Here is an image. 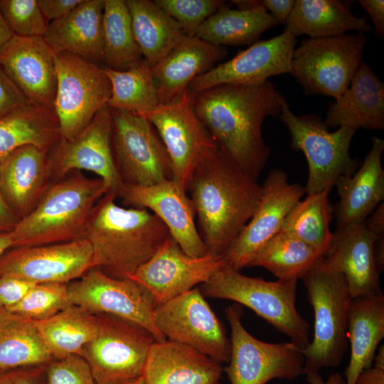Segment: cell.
I'll list each match as a JSON object with an SVG mask.
<instances>
[{"label":"cell","mask_w":384,"mask_h":384,"mask_svg":"<svg viewBox=\"0 0 384 384\" xmlns=\"http://www.w3.org/2000/svg\"><path fill=\"white\" fill-rule=\"evenodd\" d=\"M191 95L193 111L217 147L257 181L270 154L262 124L279 116L284 96L270 80L223 84Z\"/></svg>","instance_id":"cell-1"},{"label":"cell","mask_w":384,"mask_h":384,"mask_svg":"<svg viewBox=\"0 0 384 384\" xmlns=\"http://www.w3.org/2000/svg\"><path fill=\"white\" fill-rule=\"evenodd\" d=\"M186 193L209 254L223 257L252 216L262 185L215 147L193 169Z\"/></svg>","instance_id":"cell-2"},{"label":"cell","mask_w":384,"mask_h":384,"mask_svg":"<svg viewBox=\"0 0 384 384\" xmlns=\"http://www.w3.org/2000/svg\"><path fill=\"white\" fill-rule=\"evenodd\" d=\"M117 196L107 192L95 205L85 227L93 267L107 275L128 278L150 259L170 235L166 226L153 213L124 208Z\"/></svg>","instance_id":"cell-3"},{"label":"cell","mask_w":384,"mask_h":384,"mask_svg":"<svg viewBox=\"0 0 384 384\" xmlns=\"http://www.w3.org/2000/svg\"><path fill=\"white\" fill-rule=\"evenodd\" d=\"M107 192L103 181L75 171L50 185L36 207L11 232L14 247H32L85 238L87 219Z\"/></svg>","instance_id":"cell-4"},{"label":"cell","mask_w":384,"mask_h":384,"mask_svg":"<svg viewBox=\"0 0 384 384\" xmlns=\"http://www.w3.org/2000/svg\"><path fill=\"white\" fill-rule=\"evenodd\" d=\"M314 315V337L302 350L303 375L338 367L348 347V315L353 299L343 274L323 257L300 278Z\"/></svg>","instance_id":"cell-5"},{"label":"cell","mask_w":384,"mask_h":384,"mask_svg":"<svg viewBox=\"0 0 384 384\" xmlns=\"http://www.w3.org/2000/svg\"><path fill=\"white\" fill-rule=\"evenodd\" d=\"M297 280L266 281L224 266L199 289L204 297L228 299L252 309L302 350L309 343V324L296 307Z\"/></svg>","instance_id":"cell-6"},{"label":"cell","mask_w":384,"mask_h":384,"mask_svg":"<svg viewBox=\"0 0 384 384\" xmlns=\"http://www.w3.org/2000/svg\"><path fill=\"white\" fill-rule=\"evenodd\" d=\"M279 117L290 133L291 147L301 151L306 159L305 193L331 190L341 176H350L356 171L359 163L349 152L356 130L339 127L330 132L320 117L295 114L287 102Z\"/></svg>","instance_id":"cell-7"},{"label":"cell","mask_w":384,"mask_h":384,"mask_svg":"<svg viewBox=\"0 0 384 384\" xmlns=\"http://www.w3.org/2000/svg\"><path fill=\"white\" fill-rule=\"evenodd\" d=\"M97 331L80 356L97 384H127L143 376L152 345L157 341L144 328L112 315L95 314Z\"/></svg>","instance_id":"cell-8"},{"label":"cell","mask_w":384,"mask_h":384,"mask_svg":"<svg viewBox=\"0 0 384 384\" xmlns=\"http://www.w3.org/2000/svg\"><path fill=\"white\" fill-rule=\"evenodd\" d=\"M366 33H344L304 38L294 48L289 73L306 95L338 98L348 87L361 64Z\"/></svg>","instance_id":"cell-9"},{"label":"cell","mask_w":384,"mask_h":384,"mask_svg":"<svg viewBox=\"0 0 384 384\" xmlns=\"http://www.w3.org/2000/svg\"><path fill=\"white\" fill-rule=\"evenodd\" d=\"M230 328V356L223 368L230 384H266L274 379L293 380L303 375L304 356L292 341L272 343L252 336L243 326L241 305L225 310Z\"/></svg>","instance_id":"cell-10"},{"label":"cell","mask_w":384,"mask_h":384,"mask_svg":"<svg viewBox=\"0 0 384 384\" xmlns=\"http://www.w3.org/2000/svg\"><path fill=\"white\" fill-rule=\"evenodd\" d=\"M53 109L60 137L72 139L107 106L112 87L104 68L70 53H57Z\"/></svg>","instance_id":"cell-11"},{"label":"cell","mask_w":384,"mask_h":384,"mask_svg":"<svg viewBox=\"0 0 384 384\" xmlns=\"http://www.w3.org/2000/svg\"><path fill=\"white\" fill-rule=\"evenodd\" d=\"M110 110L112 151L122 182L147 186L173 180L170 157L152 124L142 115Z\"/></svg>","instance_id":"cell-12"},{"label":"cell","mask_w":384,"mask_h":384,"mask_svg":"<svg viewBox=\"0 0 384 384\" xmlns=\"http://www.w3.org/2000/svg\"><path fill=\"white\" fill-rule=\"evenodd\" d=\"M154 319L166 340L190 346L220 364L229 361L230 340L199 288L157 305Z\"/></svg>","instance_id":"cell-13"},{"label":"cell","mask_w":384,"mask_h":384,"mask_svg":"<svg viewBox=\"0 0 384 384\" xmlns=\"http://www.w3.org/2000/svg\"><path fill=\"white\" fill-rule=\"evenodd\" d=\"M68 293L70 304L93 314H105L124 319L151 332L157 341L166 340L154 323L156 304L151 295L129 278H114L91 268L68 284Z\"/></svg>","instance_id":"cell-14"},{"label":"cell","mask_w":384,"mask_h":384,"mask_svg":"<svg viewBox=\"0 0 384 384\" xmlns=\"http://www.w3.org/2000/svg\"><path fill=\"white\" fill-rule=\"evenodd\" d=\"M112 133L111 112L106 106L78 135L60 137L48 152L51 179L55 181L75 171H90L103 181L107 192L118 197L124 183L114 161Z\"/></svg>","instance_id":"cell-15"},{"label":"cell","mask_w":384,"mask_h":384,"mask_svg":"<svg viewBox=\"0 0 384 384\" xmlns=\"http://www.w3.org/2000/svg\"><path fill=\"white\" fill-rule=\"evenodd\" d=\"M154 127L170 157L173 180L186 191L196 164L217 147L193 111L188 89L177 100L142 115Z\"/></svg>","instance_id":"cell-16"},{"label":"cell","mask_w":384,"mask_h":384,"mask_svg":"<svg viewBox=\"0 0 384 384\" xmlns=\"http://www.w3.org/2000/svg\"><path fill=\"white\" fill-rule=\"evenodd\" d=\"M304 193V186L288 181L285 171L272 169L262 185L261 198L252 216L223 256L225 266L238 271L248 267L259 250L280 231Z\"/></svg>","instance_id":"cell-17"},{"label":"cell","mask_w":384,"mask_h":384,"mask_svg":"<svg viewBox=\"0 0 384 384\" xmlns=\"http://www.w3.org/2000/svg\"><path fill=\"white\" fill-rule=\"evenodd\" d=\"M224 266L223 257L187 255L169 235L128 278L142 286L156 306L203 284Z\"/></svg>","instance_id":"cell-18"},{"label":"cell","mask_w":384,"mask_h":384,"mask_svg":"<svg viewBox=\"0 0 384 384\" xmlns=\"http://www.w3.org/2000/svg\"><path fill=\"white\" fill-rule=\"evenodd\" d=\"M93 267L92 250L86 238L73 241L11 247L0 256V277L33 284H68Z\"/></svg>","instance_id":"cell-19"},{"label":"cell","mask_w":384,"mask_h":384,"mask_svg":"<svg viewBox=\"0 0 384 384\" xmlns=\"http://www.w3.org/2000/svg\"><path fill=\"white\" fill-rule=\"evenodd\" d=\"M296 44L297 38L285 30L270 39L257 41L196 77L188 89L198 92L223 84H257L290 73Z\"/></svg>","instance_id":"cell-20"},{"label":"cell","mask_w":384,"mask_h":384,"mask_svg":"<svg viewBox=\"0 0 384 384\" xmlns=\"http://www.w3.org/2000/svg\"><path fill=\"white\" fill-rule=\"evenodd\" d=\"M118 198L125 206L144 208L156 215L187 255L198 257L209 254L198 231L193 203L174 180L147 186L124 184Z\"/></svg>","instance_id":"cell-21"},{"label":"cell","mask_w":384,"mask_h":384,"mask_svg":"<svg viewBox=\"0 0 384 384\" xmlns=\"http://www.w3.org/2000/svg\"><path fill=\"white\" fill-rule=\"evenodd\" d=\"M55 56L43 37L14 35L0 48V67L31 102L54 110Z\"/></svg>","instance_id":"cell-22"},{"label":"cell","mask_w":384,"mask_h":384,"mask_svg":"<svg viewBox=\"0 0 384 384\" xmlns=\"http://www.w3.org/2000/svg\"><path fill=\"white\" fill-rule=\"evenodd\" d=\"M377 238L365 220L337 228L324 262L343 274L353 299L383 293L375 258Z\"/></svg>","instance_id":"cell-23"},{"label":"cell","mask_w":384,"mask_h":384,"mask_svg":"<svg viewBox=\"0 0 384 384\" xmlns=\"http://www.w3.org/2000/svg\"><path fill=\"white\" fill-rule=\"evenodd\" d=\"M48 151L21 146L0 162V192L19 220L38 205L52 183Z\"/></svg>","instance_id":"cell-24"},{"label":"cell","mask_w":384,"mask_h":384,"mask_svg":"<svg viewBox=\"0 0 384 384\" xmlns=\"http://www.w3.org/2000/svg\"><path fill=\"white\" fill-rule=\"evenodd\" d=\"M227 53L224 46L185 36L151 67L160 104L180 97L196 77L215 67Z\"/></svg>","instance_id":"cell-25"},{"label":"cell","mask_w":384,"mask_h":384,"mask_svg":"<svg viewBox=\"0 0 384 384\" xmlns=\"http://www.w3.org/2000/svg\"><path fill=\"white\" fill-rule=\"evenodd\" d=\"M384 139L372 137L371 148L353 175L336 183L338 202L332 208L337 228L365 220L384 199V171L381 157Z\"/></svg>","instance_id":"cell-26"},{"label":"cell","mask_w":384,"mask_h":384,"mask_svg":"<svg viewBox=\"0 0 384 384\" xmlns=\"http://www.w3.org/2000/svg\"><path fill=\"white\" fill-rule=\"evenodd\" d=\"M324 122L329 128L383 129L384 85L366 63H361L348 87L329 104Z\"/></svg>","instance_id":"cell-27"},{"label":"cell","mask_w":384,"mask_h":384,"mask_svg":"<svg viewBox=\"0 0 384 384\" xmlns=\"http://www.w3.org/2000/svg\"><path fill=\"white\" fill-rule=\"evenodd\" d=\"M223 372L207 356L166 339L152 345L143 378L146 384H218Z\"/></svg>","instance_id":"cell-28"},{"label":"cell","mask_w":384,"mask_h":384,"mask_svg":"<svg viewBox=\"0 0 384 384\" xmlns=\"http://www.w3.org/2000/svg\"><path fill=\"white\" fill-rule=\"evenodd\" d=\"M105 0H82L65 16L48 23L44 40L57 53L102 61Z\"/></svg>","instance_id":"cell-29"},{"label":"cell","mask_w":384,"mask_h":384,"mask_svg":"<svg viewBox=\"0 0 384 384\" xmlns=\"http://www.w3.org/2000/svg\"><path fill=\"white\" fill-rule=\"evenodd\" d=\"M351 1L296 0L286 21L285 31L295 38H309L340 36L348 31L366 33L372 28L366 16H356Z\"/></svg>","instance_id":"cell-30"},{"label":"cell","mask_w":384,"mask_h":384,"mask_svg":"<svg viewBox=\"0 0 384 384\" xmlns=\"http://www.w3.org/2000/svg\"><path fill=\"white\" fill-rule=\"evenodd\" d=\"M351 355L345 370L346 384H355L360 373L370 368L384 337L383 294L352 299L348 315Z\"/></svg>","instance_id":"cell-31"},{"label":"cell","mask_w":384,"mask_h":384,"mask_svg":"<svg viewBox=\"0 0 384 384\" xmlns=\"http://www.w3.org/2000/svg\"><path fill=\"white\" fill-rule=\"evenodd\" d=\"M60 138L54 110L32 102L22 105L0 117V162L26 145L49 152Z\"/></svg>","instance_id":"cell-32"},{"label":"cell","mask_w":384,"mask_h":384,"mask_svg":"<svg viewBox=\"0 0 384 384\" xmlns=\"http://www.w3.org/2000/svg\"><path fill=\"white\" fill-rule=\"evenodd\" d=\"M125 2L136 43L144 60L152 67L186 36L154 1Z\"/></svg>","instance_id":"cell-33"},{"label":"cell","mask_w":384,"mask_h":384,"mask_svg":"<svg viewBox=\"0 0 384 384\" xmlns=\"http://www.w3.org/2000/svg\"><path fill=\"white\" fill-rule=\"evenodd\" d=\"M278 25L262 4L251 9L225 5L203 23L196 36L218 46L251 45L265 31Z\"/></svg>","instance_id":"cell-34"},{"label":"cell","mask_w":384,"mask_h":384,"mask_svg":"<svg viewBox=\"0 0 384 384\" xmlns=\"http://www.w3.org/2000/svg\"><path fill=\"white\" fill-rule=\"evenodd\" d=\"M35 324L54 359L80 355L97 331L96 316L73 304Z\"/></svg>","instance_id":"cell-35"},{"label":"cell","mask_w":384,"mask_h":384,"mask_svg":"<svg viewBox=\"0 0 384 384\" xmlns=\"http://www.w3.org/2000/svg\"><path fill=\"white\" fill-rule=\"evenodd\" d=\"M53 359L34 321L0 309V368L46 365Z\"/></svg>","instance_id":"cell-36"},{"label":"cell","mask_w":384,"mask_h":384,"mask_svg":"<svg viewBox=\"0 0 384 384\" xmlns=\"http://www.w3.org/2000/svg\"><path fill=\"white\" fill-rule=\"evenodd\" d=\"M331 190L307 194L286 217L281 231L304 242L323 255L331 245L333 233L329 223L333 213L329 200Z\"/></svg>","instance_id":"cell-37"},{"label":"cell","mask_w":384,"mask_h":384,"mask_svg":"<svg viewBox=\"0 0 384 384\" xmlns=\"http://www.w3.org/2000/svg\"><path fill=\"white\" fill-rule=\"evenodd\" d=\"M323 255L299 239L279 231L256 254L248 267H264L280 280H298Z\"/></svg>","instance_id":"cell-38"},{"label":"cell","mask_w":384,"mask_h":384,"mask_svg":"<svg viewBox=\"0 0 384 384\" xmlns=\"http://www.w3.org/2000/svg\"><path fill=\"white\" fill-rule=\"evenodd\" d=\"M136 43L124 0H105L103 56L105 67L126 70L143 61Z\"/></svg>","instance_id":"cell-39"},{"label":"cell","mask_w":384,"mask_h":384,"mask_svg":"<svg viewBox=\"0 0 384 384\" xmlns=\"http://www.w3.org/2000/svg\"><path fill=\"white\" fill-rule=\"evenodd\" d=\"M103 68L112 87L110 109L144 115L160 104L151 67L144 60L126 70Z\"/></svg>","instance_id":"cell-40"},{"label":"cell","mask_w":384,"mask_h":384,"mask_svg":"<svg viewBox=\"0 0 384 384\" xmlns=\"http://www.w3.org/2000/svg\"><path fill=\"white\" fill-rule=\"evenodd\" d=\"M70 304L68 284L41 283L34 284L16 305L5 310L37 322L53 316Z\"/></svg>","instance_id":"cell-41"},{"label":"cell","mask_w":384,"mask_h":384,"mask_svg":"<svg viewBox=\"0 0 384 384\" xmlns=\"http://www.w3.org/2000/svg\"><path fill=\"white\" fill-rule=\"evenodd\" d=\"M154 2L189 37L196 36L203 23L225 5L224 1L220 0H156Z\"/></svg>","instance_id":"cell-42"},{"label":"cell","mask_w":384,"mask_h":384,"mask_svg":"<svg viewBox=\"0 0 384 384\" xmlns=\"http://www.w3.org/2000/svg\"><path fill=\"white\" fill-rule=\"evenodd\" d=\"M0 11L14 35L41 37L45 35L49 23L37 0H0Z\"/></svg>","instance_id":"cell-43"},{"label":"cell","mask_w":384,"mask_h":384,"mask_svg":"<svg viewBox=\"0 0 384 384\" xmlns=\"http://www.w3.org/2000/svg\"><path fill=\"white\" fill-rule=\"evenodd\" d=\"M46 384H97L91 370L80 355L53 359L46 365Z\"/></svg>","instance_id":"cell-44"},{"label":"cell","mask_w":384,"mask_h":384,"mask_svg":"<svg viewBox=\"0 0 384 384\" xmlns=\"http://www.w3.org/2000/svg\"><path fill=\"white\" fill-rule=\"evenodd\" d=\"M46 365L0 368V384H46Z\"/></svg>","instance_id":"cell-45"},{"label":"cell","mask_w":384,"mask_h":384,"mask_svg":"<svg viewBox=\"0 0 384 384\" xmlns=\"http://www.w3.org/2000/svg\"><path fill=\"white\" fill-rule=\"evenodd\" d=\"M35 284L9 276L0 277V309L16 305Z\"/></svg>","instance_id":"cell-46"},{"label":"cell","mask_w":384,"mask_h":384,"mask_svg":"<svg viewBox=\"0 0 384 384\" xmlns=\"http://www.w3.org/2000/svg\"><path fill=\"white\" fill-rule=\"evenodd\" d=\"M30 102L0 67V117Z\"/></svg>","instance_id":"cell-47"},{"label":"cell","mask_w":384,"mask_h":384,"mask_svg":"<svg viewBox=\"0 0 384 384\" xmlns=\"http://www.w3.org/2000/svg\"><path fill=\"white\" fill-rule=\"evenodd\" d=\"M82 0H37L39 8L50 23L68 15Z\"/></svg>","instance_id":"cell-48"},{"label":"cell","mask_w":384,"mask_h":384,"mask_svg":"<svg viewBox=\"0 0 384 384\" xmlns=\"http://www.w3.org/2000/svg\"><path fill=\"white\" fill-rule=\"evenodd\" d=\"M366 13L370 17L373 26L375 36L378 38L384 36V1L358 0Z\"/></svg>","instance_id":"cell-49"},{"label":"cell","mask_w":384,"mask_h":384,"mask_svg":"<svg viewBox=\"0 0 384 384\" xmlns=\"http://www.w3.org/2000/svg\"><path fill=\"white\" fill-rule=\"evenodd\" d=\"M262 4L279 24L285 25L294 6V0H264Z\"/></svg>","instance_id":"cell-50"},{"label":"cell","mask_w":384,"mask_h":384,"mask_svg":"<svg viewBox=\"0 0 384 384\" xmlns=\"http://www.w3.org/2000/svg\"><path fill=\"white\" fill-rule=\"evenodd\" d=\"M366 225L378 239L384 237V203H380L373 213L365 220Z\"/></svg>","instance_id":"cell-51"},{"label":"cell","mask_w":384,"mask_h":384,"mask_svg":"<svg viewBox=\"0 0 384 384\" xmlns=\"http://www.w3.org/2000/svg\"><path fill=\"white\" fill-rule=\"evenodd\" d=\"M18 219L6 205L0 192V233L11 232Z\"/></svg>","instance_id":"cell-52"},{"label":"cell","mask_w":384,"mask_h":384,"mask_svg":"<svg viewBox=\"0 0 384 384\" xmlns=\"http://www.w3.org/2000/svg\"><path fill=\"white\" fill-rule=\"evenodd\" d=\"M355 384H384V369L370 367L363 370Z\"/></svg>","instance_id":"cell-53"},{"label":"cell","mask_w":384,"mask_h":384,"mask_svg":"<svg viewBox=\"0 0 384 384\" xmlns=\"http://www.w3.org/2000/svg\"><path fill=\"white\" fill-rule=\"evenodd\" d=\"M305 375L309 384H346L345 379L338 373H331L326 380L319 373H310Z\"/></svg>","instance_id":"cell-54"},{"label":"cell","mask_w":384,"mask_h":384,"mask_svg":"<svg viewBox=\"0 0 384 384\" xmlns=\"http://www.w3.org/2000/svg\"><path fill=\"white\" fill-rule=\"evenodd\" d=\"M14 33L6 23L0 11V48L14 36Z\"/></svg>","instance_id":"cell-55"},{"label":"cell","mask_w":384,"mask_h":384,"mask_svg":"<svg viewBox=\"0 0 384 384\" xmlns=\"http://www.w3.org/2000/svg\"><path fill=\"white\" fill-rule=\"evenodd\" d=\"M13 247L14 241L11 232L0 233V256Z\"/></svg>","instance_id":"cell-56"},{"label":"cell","mask_w":384,"mask_h":384,"mask_svg":"<svg viewBox=\"0 0 384 384\" xmlns=\"http://www.w3.org/2000/svg\"><path fill=\"white\" fill-rule=\"evenodd\" d=\"M238 9H251L262 5V1L234 0L231 1Z\"/></svg>","instance_id":"cell-57"},{"label":"cell","mask_w":384,"mask_h":384,"mask_svg":"<svg viewBox=\"0 0 384 384\" xmlns=\"http://www.w3.org/2000/svg\"><path fill=\"white\" fill-rule=\"evenodd\" d=\"M373 367L384 369V346L382 345L377 353H375L373 361Z\"/></svg>","instance_id":"cell-58"},{"label":"cell","mask_w":384,"mask_h":384,"mask_svg":"<svg viewBox=\"0 0 384 384\" xmlns=\"http://www.w3.org/2000/svg\"><path fill=\"white\" fill-rule=\"evenodd\" d=\"M127 384H146V383L144 382L143 376H142L140 378Z\"/></svg>","instance_id":"cell-59"},{"label":"cell","mask_w":384,"mask_h":384,"mask_svg":"<svg viewBox=\"0 0 384 384\" xmlns=\"http://www.w3.org/2000/svg\"><path fill=\"white\" fill-rule=\"evenodd\" d=\"M218 384H222L220 382Z\"/></svg>","instance_id":"cell-60"}]
</instances>
